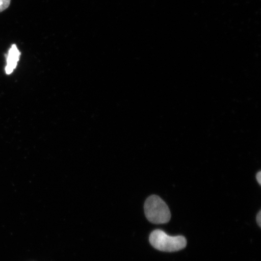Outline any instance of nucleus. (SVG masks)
Masks as SVG:
<instances>
[{"instance_id":"1","label":"nucleus","mask_w":261,"mask_h":261,"mask_svg":"<svg viewBox=\"0 0 261 261\" xmlns=\"http://www.w3.org/2000/svg\"><path fill=\"white\" fill-rule=\"evenodd\" d=\"M149 242L154 249L166 252H177L185 249L187 245L184 237L168 236L159 229L153 231L150 234Z\"/></svg>"},{"instance_id":"2","label":"nucleus","mask_w":261,"mask_h":261,"mask_svg":"<svg viewBox=\"0 0 261 261\" xmlns=\"http://www.w3.org/2000/svg\"><path fill=\"white\" fill-rule=\"evenodd\" d=\"M144 210L147 219L152 223L165 224L171 220L168 205L158 195H152L146 199Z\"/></svg>"},{"instance_id":"3","label":"nucleus","mask_w":261,"mask_h":261,"mask_svg":"<svg viewBox=\"0 0 261 261\" xmlns=\"http://www.w3.org/2000/svg\"><path fill=\"white\" fill-rule=\"evenodd\" d=\"M21 52L18 50L16 45H12L9 49L8 55H6V63L7 65L5 67L6 74H11L17 66L19 58L21 56Z\"/></svg>"},{"instance_id":"4","label":"nucleus","mask_w":261,"mask_h":261,"mask_svg":"<svg viewBox=\"0 0 261 261\" xmlns=\"http://www.w3.org/2000/svg\"><path fill=\"white\" fill-rule=\"evenodd\" d=\"M11 0H0V13L5 11L11 5Z\"/></svg>"},{"instance_id":"5","label":"nucleus","mask_w":261,"mask_h":261,"mask_svg":"<svg viewBox=\"0 0 261 261\" xmlns=\"http://www.w3.org/2000/svg\"><path fill=\"white\" fill-rule=\"evenodd\" d=\"M256 223L261 227V211H259V213L256 215Z\"/></svg>"},{"instance_id":"6","label":"nucleus","mask_w":261,"mask_h":261,"mask_svg":"<svg viewBox=\"0 0 261 261\" xmlns=\"http://www.w3.org/2000/svg\"><path fill=\"white\" fill-rule=\"evenodd\" d=\"M256 180L258 182V184L261 185V172L259 171L257 173L256 175Z\"/></svg>"}]
</instances>
